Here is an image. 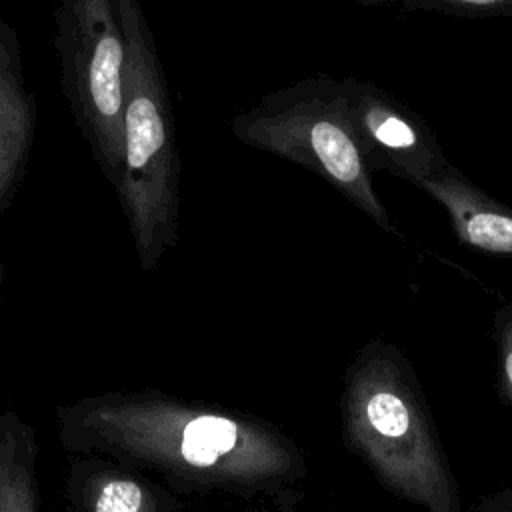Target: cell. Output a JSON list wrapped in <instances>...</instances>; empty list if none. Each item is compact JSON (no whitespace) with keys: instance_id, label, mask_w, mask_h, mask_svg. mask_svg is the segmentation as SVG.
<instances>
[{"instance_id":"obj_3","label":"cell","mask_w":512,"mask_h":512,"mask_svg":"<svg viewBox=\"0 0 512 512\" xmlns=\"http://www.w3.org/2000/svg\"><path fill=\"white\" fill-rule=\"evenodd\" d=\"M126 36L122 154L110 184L142 270H154L178 240L180 156L162 62L140 0H116Z\"/></svg>"},{"instance_id":"obj_8","label":"cell","mask_w":512,"mask_h":512,"mask_svg":"<svg viewBox=\"0 0 512 512\" xmlns=\"http://www.w3.org/2000/svg\"><path fill=\"white\" fill-rule=\"evenodd\" d=\"M36 118V98L26 86L18 32L0 18V218L26 174Z\"/></svg>"},{"instance_id":"obj_11","label":"cell","mask_w":512,"mask_h":512,"mask_svg":"<svg viewBox=\"0 0 512 512\" xmlns=\"http://www.w3.org/2000/svg\"><path fill=\"white\" fill-rule=\"evenodd\" d=\"M364 6H402L412 10H440L472 18H512V0H354Z\"/></svg>"},{"instance_id":"obj_7","label":"cell","mask_w":512,"mask_h":512,"mask_svg":"<svg viewBox=\"0 0 512 512\" xmlns=\"http://www.w3.org/2000/svg\"><path fill=\"white\" fill-rule=\"evenodd\" d=\"M180 494L156 476L98 452H66V512H180Z\"/></svg>"},{"instance_id":"obj_5","label":"cell","mask_w":512,"mask_h":512,"mask_svg":"<svg viewBox=\"0 0 512 512\" xmlns=\"http://www.w3.org/2000/svg\"><path fill=\"white\" fill-rule=\"evenodd\" d=\"M60 84L74 122L106 180L118 176L126 36L116 0H58Z\"/></svg>"},{"instance_id":"obj_4","label":"cell","mask_w":512,"mask_h":512,"mask_svg":"<svg viewBox=\"0 0 512 512\" xmlns=\"http://www.w3.org/2000/svg\"><path fill=\"white\" fill-rule=\"evenodd\" d=\"M232 134L246 146L308 168L380 228L394 230L354 134L340 80L308 78L272 92L232 120Z\"/></svg>"},{"instance_id":"obj_9","label":"cell","mask_w":512,"mask_h":512,"mask_svg":"<svg viewBox=\"0 0 512 512\" xmlns=\"http://www.w3.org/2000/svg\"><path fill=\"white\" fill-rule=\"evenodd\" d=\"M418 188L446 210L460 244L484 254L512 256V208L474 186L452 164Z\"/></svg>"},{"instance_id":"obj_1","label":"cell","mask_w":512,"mask_h":512,"mask_svg":"<svg viewBox=\"0 0 512 512\" xmlns=\"http://www.w3.org/2000/svg\"><path fill=\"white\" fill-rule=\"evenodd\" d=\"M54 428L66 452H98L186 492L254 494L300 476L302 458L278 430L160 390H114L62 404Z\"/></svg>"},{"instance_id":"obj_10","label":"cell","mask_w":512,"mask_h":512,"mask_svg":"<svg viewBox=\"0 0 512 512\" xmlns=\"http://www.w3.org/2000/svg\"><path fill=\"white\" fill-rule=\"evenodd\" d=\"M38 438L16 410L0 412V512H38Z\"/></svg>"},{"instance_id":"obj_2","label":"cell","mask_w":512,"mask_h":512,"mask_svg":"<svg viewBox=\"0 0 512 512\" xmlns=\"http://www.w3.org/2000/svg\"><path fill=\"white\" fill-rule=\"evenodd\" d=\"M342 438L394 496L426 512H462L424 398L392 346L372 342L348 368Z\"/></svg>"},{"instance_id":"obj_13","label":"cell","mask_w":512,"mask_h":512,"mask_svg":"<svg viewBox=\"0 0 512 512\" xmlns=\"http://www.w3.org/2000/svg\"><path fill=\"white\" fill-rule=\"evenodd\" d=\"M4 280H6V268L4 264H0V294H2V286H4ZM2 298V296H0Z\"/></svg>"},{"instance_id":"obj_14","label":"cell","mask_w":512,"mask_h":512,"mask_svg":"<svg viewBox=\"0 0 512 512\" xmlns=\"http://www.w3.org/2000/svg\"><path fill=\"white\" fill-rule=\"evenodd\" d=\"M492 512H512V508H496V510H492Z\"/></svg>"},{"instance_id":"obj_12","label":"cell","mask_w":512,"mask_h":512,"mask_svg":"<svg viewBox=\"0 0 512 512\" xmlns=\"http://www.w3.org/2000/svg\"><path fill=\"white\" fill-rule=\"evenodd\" d=\"M494 340L498 350V392L502 402L512 406V302L496 312Z\"/></svg>"},{"instance_id":"obj_6","label":"cell","mask_w":512,"mask_h":512,"mask_svg":"<svg viewBox=\"0 0 512 512\" xmlns=\"http://www.w3.org/2000/svg\"><path fill=\"white\" fill-rule=\"evenodd\" d=\"M340 84L370 168L388 170L420 186L450 164L434 132L394 96L366 80L346 78Z\"/></svg>"}]
</instances>
